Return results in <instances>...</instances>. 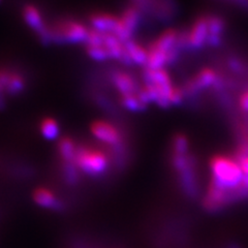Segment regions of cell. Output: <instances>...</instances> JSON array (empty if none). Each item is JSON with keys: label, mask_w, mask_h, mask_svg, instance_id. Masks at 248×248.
<instances>
[{"label": "cell", "mask_w": 248, "mask_h": 248, "mask_svg": "<svg viewBox=\"0 0 248 248\" xmlns=\"http://www.w3.org/2000/svg\"><path fill=\"white\" fill-rule=\"evenodd\" d=\"M212 176L211 187L221 191L230 204L232 199L244 198L242 183L244 175L237 159L224 155L212 158L210 162Z\"/></svg>", "instance_id": "1"}, {"label": "cell", "mask_w": 248, "mask_h": 248, "mask_svg": "<svg viewBox=\"0 0 248 248\" xmlns=\"http://www.w3.org/2000/svg\"><path fill=\"white\" fill-rule=\"evenodd\" d=\"M146 85L143 89L149 103L154 102L160 107L172 105L175 87L168 73L162 69H149L145 73Z\"/></svg>", "instance_id": "2"}, {"label": "cell", "mask_w": 248, "mask_h": 248, "mask_svg": "<svg viewBox=\"0 0 248 248\" xmlns=\"http://www.w3.org/2000/svg\"><path fill=\"white\" fill-rule=\"evenodd\" d=\"M179 42L178 33L175 30H168L155 41L148 50L147 68L162 69L176 57V45Z\"/></svg>", "instance_id": "3"}, {"label": "cell", "mask_w": 248, "mask_h": 248, "mask_svg": "<svg viewBox=\"0 0 248 248\" xmlns=\"http://www.w3.org/2000/svg\"><path fill=\"white\" fill-rule=\"evenodd\" d=\"M75 164L87 174H100L108 168V160L106 154L94 149H79L77 152Z\"/></svg>", "instance_id": "4"}, {"label": "cell", "mask_w": 248, "mask_h": 248, "mask_svg": "<svg viewBox=\"0 0 248 248\" xmlns=\"http://www.w3.org/2000/svg\"><path fill=\"white\" fill-rule=\"evenodd\" d=\"M91 133L99 141L108 145H118L121 142V135L119 130L113 124L107 121L98 120L91 124Z\"/></svg>", "instance_id": "5"}, {"label": "cell", "mask_w": 248, "mask_h": 248, "mask_svg": "<svg viewBox=\"0 0 248 248\" xmlns=\"http://www.w3.org/2000/svg\"><path fill=\"white\" fill-rule=\"evenodd\" d=\"M209 42V27H208V18H200L195 25L192 26L187 43L192 48H202L204 45Z\"/></svg>", "instance_id": "6"}, {"label": "cell", "mask_w": 248, "mask_h": 248, "mask_svg": "<svg viewBox=\"0 0 248 248\" xmlns=\"http://www.w3.org/2000/svg\"><path fill=\"white\" fill-rule=\"evenodd\" d=\"M90 31H88L83 25L79 23H67L61 28L60 34L63 35L66 41L78 43V42H86Z\"/></svg>", "instance_id": "7"}, {"label": "cell", "mask_w": 248, "mask_h": 248, "mask_svg": "<svg viewBox=\"0 0 248 248\" xmlns=\"http://www.w3.org/2000/svg\"><path fill=\"white\" fill-rule=\"evenodd\" d=\"M113 82L115 84L116 89L120 92L121 97L137 94V86L135 80L129 75L121 72L116 73L113 76Z\"/></svg>", "instance_id": "8"}, {"label": "cell", "mask_w": 248, "mask_h": 248, "mask_svg": "<svg viewBox=\"0 0 248 248\" xmlns=\"http://www.w3.org/2000/svg\"><path fill=\"white\" fill-rule=\"evenodd\" d=\"M218 83L219 78L213 69L206 68L203 69V71L193 79V81L191 82V87H188V91L216 86Z\"/></svg>", "instance_id": "9"}, {"label": "cell", "mask_w": 248, "mask_h": 248, "mask_svg": "<svg viewBox=\"0 0 248 248\" xmlns=\"http://www.w3.org/2000/svg\"><path fill=\"white\" fill-rule=\"evenodd\" d=\"M92 25L95 28V30L99 31V32H106V33H112L114 34L116 28L118 25V19L116 17H113L111 15L100 14L97 16H94L91 19Z\"/></svg>", "instance_id": "10"}, {"label": "cell", "mask_w": 248, "mask_h": 248, "mask_svg": "<svg viewBox=\"0 0 248 248\" xmlns=\"http://www.w3.org/2000/svg\"><path fill=\"white\" fill-rule=\"evenodd\" d=\"M125 50L131 63L147 64L148 50H145L143 46L130 40L125 42Z\"/></svg>", "instance_id": "11"}, {"label": "cell", "mask_w": 248, "mask_h": 248, "mask_svg": "<svg viewBox=\"0 0 248 248\" xmlns=\"http://www.w3.org/2000/svg\"><path fill=\"white\" fill-rule=\"evenodd\" d=\"M209 27V42L211 46H217L220 43V37L223 31V21L219 17H209L208 18Z\"/></svg>", "instance_id": "12"}, {"label": "cell", "mask_w": 248, "mask_h": 248, "mask_svg": "<svg viewBox=\"0 0 248 248\" xmlns=\"http://www.w3.org/2000/svg\"><path fill=\"white\" fill-rule=\"evenodd\" d=\"M35 203L44 208H53L57 206V200L54 193L46 188H38L33 192Z\"/></svg>", "instance_id": "13"}, {"label": "cell", "mask_w": 248, "mask_h": 248, "mask_svg": "<svg viewBox=\"0 0 248 248\" xmlns=\"http://www.w3.org/2000/svg\"><path fill=\"white\" fill-rule=\"evenodd\" d=\"M24 18L27 24L37 31H42L44 32V25H43V19L41 17L40 12L37 11L36 7L32 5H28L24 10Z\"/></svg>", "instance_id": "14"}, {"label": "cell", "mask_w": 248, "mask_h": 248, "mask_svg": "<svg viewBox=\"0 0 248 248\" xmlns=\"http://www.w3.org/2000/svg\"><path fill=\"white\" fill-rule=\"evenodd\" d=\"M78 149L76 144L71 139H63L59 143V154L66 161H74L76 158Z\"/></svg>", "instance_id": "15"}, {"label": "cell", "mask_w": 248, "mask_h": 248, "mask_svg": "<svg viewBox=\"0 0 248 248\" xmlns=\"http://www.w3.org/2000/svg\"><path fill=\"white\" fill-rule=\"evenodd\" d=\"M41 131L44 138L48 140H54L59 135V125L54 119L46 118L41 124Z\"/></svg>", "instance_id": "16"}, {"label": "cell", "mask_w": 248, "mask_h": 248, "mask_svg": "<svg viewBox=\"0 0 248 248\" xmlns=\"http://www.w3.org/2000/svg\"><path fill=\"white\" fill-rule=\"evenodd\" d=\"M188 140L183 135H178L174 139V153L184 154L188 152Z\"/></svg>", "instance_id": "17"}, {"label": "cell", "mask_w": 248, "mask_h": 248, "mask_svg": "<svg viewBox=\"0 0 248 248\" xmlns=\"http://www.w3.org/2000/svg\"><path fill=\"white\" fill-rule=\"evenodd\" d=\"M240 108H241L244 112L248 113V90L243 92L241 97H240Z\"/></svg>", "instance_id": "18"}]
</instances>
